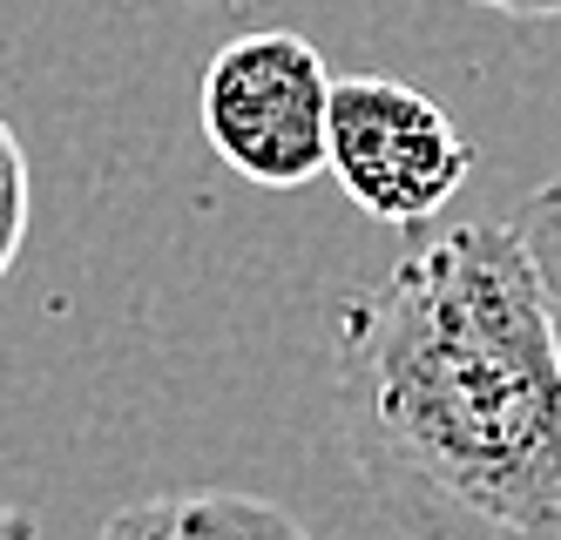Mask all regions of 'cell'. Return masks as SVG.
I'll return each mask as SVG.
<instances>
[{
  "mask_svg": "<svg viewBox=\"0 0 561 540\" xmlns=\"http://www.w3.org/2000/svg\"><path fill=\"white\" fill-rule=\"evenodd\" d=\"M95 540H311L277 501L257 493H156V501L123 507Z\"/></svg>",
  "mask_w": 561,
  "mask_h": 540,
  "instance_id": "277c9868",
  "label": "cell"
},
{
  "mask_svg": "<svg viewBox=\"0 0 561 540\" xmlns=\"http://www.w3.org/2000/svg\"><path fill=\"white\" fill-rule=\"evenodd\" d=\"M520 251L535 264V284H541V305H548V324H554V345H561V176H548L535 196H520V210L507 217Z\"/></svg>",
  "mask_w": 561,
  "mask_h": 540,
  "instance_id": "5b68a950",
  "label": "cell"
},
{
  "mask_svg": "<svg viewBox=\"0 0 561 540\" xmlns=\"http://www.w3.org/2000/svg\"><path fill=\"white\" fill-rule=\"evenodd\" d=\"M21 237H27V156H21L14 129L0 122V277L14 271Z\"/></svg>",
  "mask_w": 561,
  "mask_h": 540,
  "instance_id": "8992f818",
  "label": "cell"
},
{
  "mask_svg": "<svg viewBox=\"0 0 561 540\" xmlns=\"http://www.w3.org/2000/svg\"><path fill=\"white\" fill-rule=\"evenodd\" d=\"M0 540H42V533H34V520L8 501V493H0Z\"/></svg>",
  "mask_w": 561,
  "mask_h": 540,
  "instance_id": "ba28073f",
  "label": "cell"
},
{
  "mask_svg": "<svg viewBox=\"0 0 561 540\" xmlns=\"http://www.w3.org/2000/svg\"><path fill=\"white\" fill-rule=\"evenodd\" d=\"M332 392L407 540H561V345L507 217L439 223L358 290Z\"/></svg>",
  "mask_w": 561,
  "mask_h": 540,
  "instance_id": "6da1fadb",
  "label": "cell"
},
{
  "mask_svg": "<svg viewBox=\"0 0 561 540\" xmlns=\"http://www.w3.org/2000/svg\"><path fill=\"white\" fill-rule=\"evenodd\" d=\"M473 8H494V14H520V21H554L561 0H473Z\"/></svg>",
  "mask_w": 561,
  "mask_h": 540,
  "instance_id": "52a82bcc",
  "label": "cell"
},
{
  "mask_svg": "<svg viewBox=\"0 0 561 540\" xmlns=\"http://www.w3.org/2000/svg\"><path fill=\"white\" fill-rule=\"evenodd\" d=\"M325 55L291 27L237 34L210 55L196 115L210 149L257 189H298L325 170Z\"/></svg>",
  "mask_w": 561,
  "mask_h": 540,
  "instance_id": "7a4b0ae2",
  "label": "cell"
},
{
  "mask_svg": "<svg viewBox=\"0 0 561 540\" xmlns=\"http://www.w3.org/2000/svg\"><path fill=\"white\" fill-rule=\"evenodd\" d=\"M325 170L373 223L413 230L460 196L473 149L433 95L392 74H345L325 108Z\"/></svg>",
  "mask_w": 561,
  "mask_h": 540,
  "instance_id": "3957f363",
  "label": "cell"
},
{
  "mask_svg": "<svg viewBox=\"0 0 561 540\" xmlns=\"http://www.w3.org/2000/svg\"><path fill=\"white\" fill-rule=\"evenodd\" d=\"M170 8H244V0H170Z\"/></svg>",
  "mask_w": 561,
  "mask_h": 540,
  "instance_id": "9c48e42d",
  "label": "cell"
}]
</instances>
